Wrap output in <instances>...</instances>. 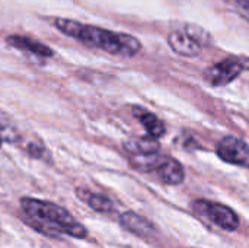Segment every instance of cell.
Masks as SVG:
<instances>
[{
	"mask_svg": "<svg viewBox=\"0 0 249 248\" xmlns=\"http://www.w3.org/2000/svg\"><path fill=\"white\" fill-rule=\"evenodd\" d=\"M20 210L22 219L35 231L45 235H69L79 240L88 237L86 228L79 224L67 209L53 202L22 197Z\"/></svg>",
	"mask_w": 249,
	"mask_h": 248,
	"instance_id": "cell-1",
	"label": "cell"
},
{
	"mask_svg": "<svg viewBox=\"0 0 249 248\" xmlns=\"http://www.w3.org/2000/svg\"><path fill=\"white\" fill-rule=\"evenodd\" d=\"M54 26L67 37L77 39L90 48H98L105 53L123 57H134L142 50V42L124 32H114L99 26L85 25L71 19H54Z\"/></svg>",
	"mask_w": 249,
	"mask_h": 248,
	"instance_id": "cell-2",
	"label": "cell"
},
{
	"mask_svg": "<svg viewBox=\"0 0 249 248\" xmlns=\"http://www.w3.org/2000/svg\"><path fill=\"white\" fill-rule=\"evenodd\" d=\"M130 164L140 172H153L158 180L168 186H178L185 180V170L175 158L159 152L146 155H128Z\"/></svg>",
	"mask_w": 249,
	"mask_h": 248,
	"instance_id": "cell-3",
	"label": "cell"
},
{
	"mask_svg": "<svg viewBox=\"0 0 249 248\" xmlns=\"http://www.w3.org/2000/svg\"><path fill=\"white\" fill-rule=\"evenodd\" d=\"M191 209L196 212V215L219 227L223 231L233 232L239 228V216L235 213L233 209H231L226 205L206 199H198L191 203Z\"/></svg>",
	"mask_w": 249,
	"mask_h": 248,
	"instance_id": "cell-4",
	"label": "cell"
},
{
	"mask_svg": "<svg viewBox=\"0 0 249 248\" xmlns=\"http://www.w3.org/2000/svg\"><path fill=\"white\" fill-rule=\"evenodd\" d=\"M207 41H210V35L191 25L177 29L168 37V44L172 51L182 57H197L206 47Z\"/></svg>",
	"mask_w": 249,
	"mask_h": 248,
	"instance_id": "cell-5",
	"label": "cell"
},
{
	"mask_svg": "<svg viewBox=\"0 0 249 248\" xmlns=\"http://www.w3.org/2000/svg\"><path fill=\"white\" fill-rule=\"evenodd\" d=\"M245 69H247L245 60L232 56L207 67L203 73V77L212 86H225L233 82L235 79H238Z\"/></svg>",
	"mask_w": 249,
	"mask_h": 248,
	"instance_id": "cell-6",
	"label": "cell"
},
{
	"mask_svg": "<svg viewBox=\"0 0 249 248\" xmlns=\"http://www.w3.org/2000/svg\"><path fill=\"white\" fill-rule=\"evenodd\" d=\"M216 153L228 164L249 168V145L235 136L223 137L216 146Z\"/></svg>",
	"mask_w": 249,
	"mask_h": 248,
	"instance_id": "cell-7",
	"label": "cell"
},
{
	"mask_svg": "<svg viewBox=\"0 0 249 248\" xmlns=\"http://www.w3.org/2000/svg\"><path fill=\"white\" fill-rule=\"evenodd\" d=\"M120 224L128 232H131L140 238H152L156 234L155 225L149 219H146L144 216H140L134 212L123 213L120 216Z\"/></svg>",
	"mask_w": 249,
	"mask_h": 248,
	"instance_id": "cell-8",
	"label": "cell"
},
{
	"mask_svg": "<svg viewBox=\"0 0 249 248\" xmlns=\"http://www.w3.org/2000/svg\"><path fill=\"white\" fill-rule=\"evenodd\" d=\"M133 115L139 120V123L146 129L147 134L159 139L162 137L165 133H166V126L165 123L158 117L155 115L153 113L144 110L143 107H134L133 108Z\"/></svg>",
	"mask_w": 249,
	"mask_h": 248,
	"instance_id": "cell-9",
	"label": "cell"
},
{
	"mask_svg": "<svg viewBox=\"0 0 249 248\" xmlns=\"http://www.w3.org/2000/svg\"><path fill=\"white\" fill-rule=\"evenodd\" d=\"M6 42L9 45H12L13 48L29 51V53L36 54L39 57H51L54 54L48 45H45L39 41H35L32 38H28V37H22V35H9L6 38Z\"/></svg>",
	"mask_w": 249,
	"mask_h": 248,
	"instance_id": "cell-10",
	"label": "cell"
},
{
	"mask_svg": "<svg viewBox=\"0 0 249 248\" xmlns=\"http://www.w3.org/2000/svg\"><path fill=\"white\" fill-rule=\"evenodd\" d=\"M76 193H77V197L82 202H85L90 209H93V210H96L99 213H111L115 209L112 200L109 197H107L105 194L88 191L85 189H77Z\"/></svg>",
	"mask_w": 249,
	"mask_h": 248,
	"instance_id": "cell-11",
	"label": "cell"
},
{
	"mask_svg": "<svg viewBox=\"0 0 249 248\" xmlns=\"http://www.w3.org/2000/svg\"><path fill=\"white\" fill-rule=\"evenodd\" d=\"M124 149L128 155H146V153H155L159 152L160 145L156 137L153 136H142L130 139L124 143Z\"/></svg>",
	"mask_w": 249,
	"mask_h": 248,
	"instance_id": "cell-12",
	"label": "cell"
},
{
	"mask_svg": "<svg viewBox=\"0 0 249 248\" xmlns=\"http://www.w3.org/2000/svg\"><path fill=\"white\" fill-rule=\"evenodd\" d=\"M0 139L7 143H15L19 139V132L10 117L0 111Z\"/></svg>",
	"mask_w": 249,
	"mask_h": 248,
	"instance_id": "cell-13",
	"label": "cell"
},
{
	"mask_svg": "<svg viewBox=\"0 0 249 248\" xmlns=\"http://www.w3.org/2000/svg\"><path fill=\"white\" fill-rule=\"evenodd\" d=\"M236 3H238L239 7H242L245 12L249 13V0H236Z\"/></svg>",
	"mask_w": 249,
	"mask_h": 248,
	"instance_id": "cell-14",
	"label": "cell"
},
{
	"mask_svg": "<svg viewBox=\"0 0 249 248\" xmlns=\"http://www.w3.org/2000/svg\"><path fill=\"white\" fill-rule=\"evenodd\" d=\"M1 143H3V140H1V139H0V146H1Z\"/></svg>",
	"mask_w": 249,
	"mask_h": 248,
	"instance_id": "cell-15",
	"label": "cell"
}]
</instances>
